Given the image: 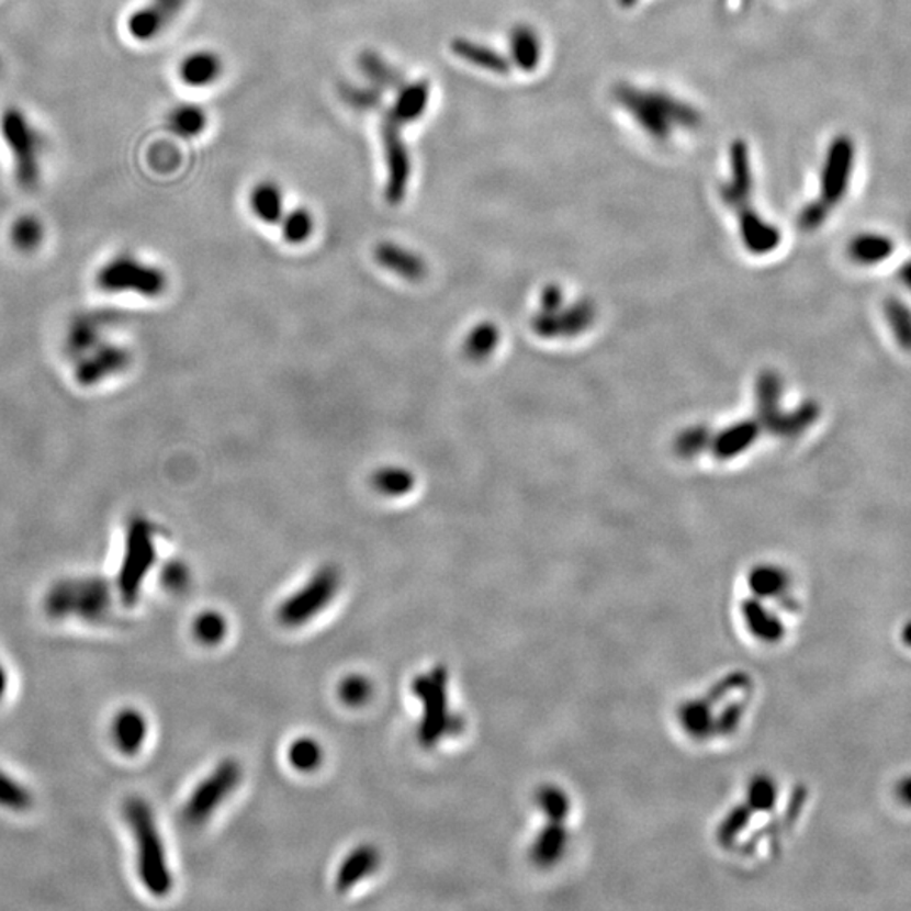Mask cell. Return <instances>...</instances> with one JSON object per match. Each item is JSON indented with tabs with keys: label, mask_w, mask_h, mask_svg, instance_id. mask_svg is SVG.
I'll list each match as a JSON object with an SVG mask.
<instances>
[{
	"label": "cell",
	"mask_w": 911,
	"mask_h": 911,
	"mask_svg": "<svg viewBox=\"0 0 911 911\" xmlns=\"http://www.w3.org/2000/svg\"><path fill=\"white\" fill-rule=\"evenodd\" d=\"M537 824L530 837V863L542 871H552L567 861L580 834V806L562 785L549 781L532 797Z\"/></svg>",
	"instance_id": "obj_4"
},
{
	"label": "cell",
	"mask_w": 911,
	"mask_h": 911,
	"mask_svg": "<svg viewBox=\"0 0 911 911\" xmlns=\"http://www.w3.org/2000/svg\"><path fill=\"white\" fill-rule=\"evenodd\" d=\"M339 589V573L333 565L319 569L300 591L289 596L278 609L284 627H303L316 618L335 598Z\"/></svg>",
	"instance_id": "obj_14"
},
{
	"label": "cell",
	"mask_w": 911,
	"mask_h": 911,
	"mask_svg": "<svg viewBox=\"0 0 911 911\" xmlns=\"http://www.w3.org/2000/svg\"><path fill=\"white\" fill-rule=\"evenodd\" d=\"M156 529L146 518L135 517L128 526L117 576L119 596L125 606L139 601L144 581L156 564Z\"/></svg>",
	"instance_id": "obj_12"
},
{
	"label": "cell",
	"mask_w": 911,
	"mask_h": 911,
	"mask_svg": "<svg viewBox=\"0 0 911 911\" xmlns=\"http://www.w3.org/2000/svg\"><path fill=\"white\" fill-rule=\"evenodd\" d=\"M637 2L638 0H620V4L623 5V8H631V5L637 4Z\"/></svg>",
	"instance_id": "obj_47"
},
{
	"label": "cell",
	"mask_w": 911,
	"mask_h": 911,
	"mask_svg": "<svg viewBox=\"0 0 911 911\" xmlns=\"http://www.w3.org/2000/svg\"><path fill=\"white\" fill-rule=\"evenodd\" d=\"M8 671H5L4 665L0 664V700L4 699L5 693H8Z\"/></svg>",
	"instance_id": "obj_46"
},
{
	"label": "cell",
	"mask_w": 911,
	"mask_h": 911,
	"mask_svg": "<svg viewBox=\"0 0 911 911\" xmlns=\"http://www.w3.org/2000/svg\"><path fill=\"white\" fill-rule=\"evenodd\" d=\"M0 70H2V63H0Z\"/></svg>",
	"instance_id": "obj_48"
},
{
	"label": "cell",
	"mask_w": 911,
	"mask_h": 911,
	"mask_svg": "<svg viewBox=\"0 0 911 911\" xmlns=\"http://www.w3.org/2000/svg\"><path fill=\"white\" fill-rule=\"evenodd\" d=\"M593 322V307L589 304H576L567 313L543 310L542 316L536 317L537 333L543 336H571L583 331Z\"/></svg>",
	"instance_id": "obj_24"
},
{
	"label": "cell",
	"mask_w": 911,
	"mask_h": 911,
	"mask_svg": "<svg viewBox=\"0 0 911 911\" xmlns=\"http://www.w3.org/2000/svg\"><path fill=\"white\" fill-rule=\"evenodd\" d=\"M882 311H885L886 325L890 328L898 347L911 353V307L893 295L885 301Z\"/></svg>",
	"instance_id": "obj_34"
},
{
	"label": "cell",
	"mask_w": 911,
	"mask_h": 911,
	"mask_svg": "<svg viewBox=\"0 0 911 911\" xmlns=\"http://www.w3.org/2000/svg\"><path fill=\"white\" fill-rule=\"evenodd\" d=\"M612 99L637 122L649 137L659 143L671 140L678 131L697 128L700 113L689 103L674 99L665 91L642 90L630 83H618Z\"/></svg>",
	"instance_id": "obj_5"
},
{
	"label": "cell",
	"mask_w": 911,
	"mask_h": 911,
	"mask_svg": "<svg viewBox=\"0 0 911 911\" xmlns=\"http://www.w3.org/2000/svg\"><path fill=\"white\" fill-rule=\"evenodd\" d=\"M344 99L358 110H372L382 102V93L373 87H345Z\"/></svg>",
	"instance_id": "obj_42"
},
{
	"label": "cell",
	"mask_w": 911,
	"mask_h": 911,
	"mask_svg": "<svg viewBox=\"0 0 911 911\" xmlns=\"http://www.w3.org/2000/svg\"><path fill=\"white\" fill-rule=\"evenodd\" d=\"M508 48H510L511 63L518 70L532 74L539 68L542 59V41L533 27L527 24H517L508 36Z\"/></svg>",
	"instance_id": "obj_27"
},
{
	"label": "cell",
	"mask_w": 911,
	"mask_h": 911,
	"mask_svg": "<svg viewBox=\"0 0 911 911\" xmlns=\"http://www.w3.org/2000/svg\"><path fill=\"white\" fill-rule=\"evenodd\" d=\"M893 238L890 235L878 234V232H864L851 238L847 244V257L856 266L875 267L886 262L895 254Z\"/></svg>",
	"instance_id": "obj_26"
},
{
	"label": "cell",
	"mask_w": 911,
	"mask_h": 911,
	"mask_svg": "<svg viewBox=\"0 0 911 911\" xmlns=\"http://www.w3.org/2000/svg\"><path fill=\"white\" fill-rule=\"evenodd\" d=\"M241 780V768L235 760H223L209 777L198 784L190 795L182 816L193 825L203 824L220 809Z\"/></svg>",
	"instance_id": "obj_15"
},
{
	"label": "cell",
	"mask_w": 911,
	"mask_h": 911,
	"mask_svg": "<svg viewBox=\"0 0 911 911\" xmlns=\"http://www.w3.org/2000/svg\"><path fill=\"white\" fill-rule=\"evenodd\" d=\"M146 716L137 709L125 708L113 718L112 736L113 743L124 755L132 756L139 753L147 740Z\"/></svg>",
	"instance_id": "obj_22"
},
{
	"label": "cell",
	"mask_w": 911,
	"mask_h": 911,
	"mask_svg": "<svg viewBox=\"0 0 911 911\" xmlns=\"http://www.w3.org/2000/svg\"><path fill=\"white\" fill-rule=\"evenodd\" d=\"M784 784L769 773L744 781L716 822L715 846L729 864L756 871L775 846V825L784 809Z\"/></svg>",
	"instance_id": "obj_2"
},
{
	"label": "cell",
	"mask_w": 911,
	"mask_h": 911,
	"mask_svg": "<svg viewBox=\"0 0 911 911\" xmlns=\"http://www.w3.org/2000/svg\"><path fill=\"white\" fill-rule=\"evenodd\" d=\"M895 797L904 809L911 810V773L901 777L895 785Z\"/></svg>",
	"instance_id": "obj_44"
},
{
	"label": "cell",
	"mask_w": 911,
	"mask_h": 911,
	"mask_svg": "<svg viewBox=\"0 0 911 911\" xmlns=\"http://www.w3.org/2000/svg\"><path fill=\"white\" fill-rule=\"evenodd\" d=\"M794 609L791 574L778 564H758L731 601V620L747 645L772 650L787 642Z\"/></svg>",
	"instance_id": "obj_3"
},
{
	"label": "cell",
	"mask_w": 911,
	"mask_h": 911,
	"mask_svg": "<svg viewBox=\"0 0 911 911\" xmlns=\"http://www.w3.org/2000/svg\"><path fill=\"white\" fill-rule=\"evenodd\" d=\"M44 611L55 620L78 618L100 623L112 611V587L102 577H70L53 584L44 598Z\"/></svg>",
	"instance_id": "obj_10"
},
{
	"label": "cell",
	"mask_w": 911,
	"mask_h": 911,
	"mask_svg": "<svg viewBox=\"0 0 911 911\" xmlns=\"http://www.w3.org/2000/svg\"><path fill=\"white\" fill-rule=\"evenodd\" d=\"M179 78L188 87L203 88L222 77V58L212 52H194L182 58Z\"/></svg>",
	"instance_id": "obj_28"
},
{
	"label": "cell",
	"mask_w": 911,
	"mask_h": 911,
	"mask_svg": "<svg viewBox=\"0 0 911 911\" xmlns=\"http://www.w3.org/2000/svg\"><path fill=\"white\" fill-rule=\"evenodd\" d=\"M375 260L380 267L397 273L405 281L419 282L426 278L427 266L423 257L394 241L376 245Z\"/></svg>",
	"instance_id": "obj_20"
},
{
	"label": "cell",
	"mask_w": 911,
	"mask_h": 911,
	"mask_svg": "<svg viewBox=\"0 0 911 911\" xmlns=\"http://www.w3.org/2000/svg\"><path fill=\"white\" fill-rule=\"evenodd\" d=\"M125 819L134 835L140 881L154 897H166L172 890V875L153 809L146 800L132 797L125 803Z\"/></svg>",
	"instance_id": "obj_6"
},
{
	"label": "cell",
	"mask_w": 911,
	"mask_h": 911,
	"mask_svg": "<svg viewBox=\"0 0 911 911\" xmlns=\"http://www.w3.org/2000/svg\"><path fill=\"white\" fill-rule=\"evenodd\" d=\"M379 864L380 854L375 847L370 846V844H361V846L355 847L345 857L344 863L339 864L335 879L336 890L339 893L351 890L358 882L373 875Z\"/></svg>",
	"instance_id": "obj_23"
},
{
	"label": "cell",
	"mask_w": 911,
	"mask_h": 911,
	"mask_svg": "<svg viewBox=\"0 0 911 911\" xmlns=\"http://www.w3.org/2000/svg\"><path fill=\"white\" fill-rule=\"evenodd\" d=\"M0 137L11 157L15 182L22 190L33 191L43 179L46 139L21 106H5L0 113Z\"/></svg>",
	"instance_id": "obj_7"
},
{
	"label": "cell",
	"mask_w": 911,
	"mask_h": 911,
	"mask_svg": "<svg viewBox=\"0 0 911 911\" xmlns=\"http://www.w3.org/2000/svg\"><path fill=\"white\" fill-rule=\"evenodd\" d=\"M383 154H385L386 184L385 200L391 204H401L404 201L410 181V154L407 144L402 137V127L397 122L385 115L382 121Z\"/></svg>",
	"instance_id": "obj_17"
},
{
	"label": "cell",
	"mask_w": 911,
	"mask_h": 911,
	"mask_svg": "<svg viewBox=\"0 0 911 911\" xmlns=\"http://www.w3.org/2000/svg\"><path fill=\"white\" fill-rule=\"evenodd\" d=\"M289 763L297 772H314L323 762V747L313 738H300L292 741L288 751Z\"/></svg>",
	"instance_id": "obj_38"
},
{
	"label": "cell",
	"mask_w": 911,
	"mask_h": 911,
	"mask_svg": "<svg viewBox=\"0 0 911 911\" xmlns=\"http://www.w3.org/2000/svg\"><path fill=\"white\" fill-rule=\"evenodd\" d=\"M499 333L493 323L474 326L464 341V353L470 360H486L498 347Z\"/></svg>",
	"instance_id": "obj_36"
},
{
	"label": "cell",
	"mask_w": 911,
	"mask_h": 911,
	"mask_svg": "<svg viewBox=\"0 0 911 911\" xmlns=\"http://www.w3.org/2000/svg\"><path fill=\"white\" fill-rule=\"evenodd\" d=\"M44 237H46V232H44L43 222L34 215L18 216L9 228V240L12 247L22 254L36 252L37 248L43 245Z\"/></svg>",
	"instance_id": "obj_33"
},
{
	"label": "cell",
	"mask_w": 911,
	"mask_h": 911,
	"mask_svg": "<svg viewBox=\"0 0 911 911\" xmlns=\"http://www.w3.org/2000/svg\"><path fill=\"white\" fill-rule=\"evenodd\" d=\"M898 281L903 284L908 292H911V259L898 269Z\"/></svg>",
	"instance_id": "obj_45"
},
{
	"label": "cell",
	"mask_w": 911,
	"mask_h": 911,
	"mask_svg": "<svg viewBox=\"0 0 911 911\" xmlns=\"http://www.w3.org/2000/svg\"><path fill=\"white\" fill-rule=\"evenodd\" d=\"M361 74L369 78L370 83L379 90H391L401 87V74L394 66L389 65L379 53L364 52L358 58Z\"/></svg>",
	"instance_id": "obj_35"
},
{
	"label": "cell",
	"mask_w": 911,
	"mask_h": 911,
	"mask_svg": "<svg viewBox=\"0 0 911 911\" xmlns=\"http://www.w3.org/2000/svg\"><path fill=\"white\" fill-rule=\"evenodd\" d=\"M430 87L426 80L413 81V83L402 85L398 88L397 97H395L394 105L391 112L386 113L392 121L397 122L401 127L413 124L419 121L426 113L427 105H429Z\"/></svg>",
	"instance_id": "obj_25"
},
{
	"label": "cell",
	"mask_w": 911,
	"mask_h": 911,
	"mask_svg": "<svg viewBox=\"0 0 911 911\" xmlns=\"http://www.w3.org/2000/svg\"><path fill=\"white\" fill-rule=\"evenodd\" d=\"M372 486L380 495L401 498L413 492L416 486V476L407 468L383 466L372 474Z\"/></svg>",
	"instance_id": "obj_32"
},
{
	"label": "cell",
	"mask_w": 911,
	"mask_h": 911,
	"mask_svg": "<svg viewBox=\"0 0 911 911\" xmlns=\"http://www.w3.org/2000/svg\"><path fill=\"white\" fill-rule=\"evenodd\" d=\"M193 633L203 645H218L226 634V620L216 611L201 612L194 620Z\"/></svg>",
	"instance_id": "obj_40"
},
{
	"label": "cell",
	"mask_w": 911,
	"mask_h": 911,
	"mask_svg": "<svg viewBox=\"0 0 911 911\" xmlns=\"http://www.w3.org/2000/svg\"><path fill=\"white\" fill-rule=\"evenodd\" d=\"M729 161H731V178L722 184L721 198L728 206L740 212L750 206L751 191H753L750 149L744 140L738 139L731 144Z\"/></svg>",
	"instance_id": "obj_19"
},
{
	"label": "cell",
	"mask_w": 911,
	"mask_h": 911,
	"mask_svg": "<svg viewBox=\"0 0 911 911\" xmlns=\"http://www.w3.org/2000/svg\"><path fill=\"white\" fill-rule=\"evenodd\" d=\"M187 5V0H149L131 12L125 22L128 36L139 43L156 40L162 31L178 18L179 12Z\"/></svg>",
	"instance_id": "obj_18"
},
{
	"label": "cell",
	"mask_w": 911,
	"mask_h": 911,
	"mask_svg": "<svg viewBox=\"0 0 911 911\" xmlns=\"http://www.w3.org/2000/svg\"><path fill=\"white\" fill-rule=\"evenodd\" d=\"M738 216H740L741 238L750 252L763 256V254L773 252L780 245V232L777 226L763 220L751 206L740 210Z\"/></svg>",
	"instance_id": "obj_21"
},
{
	"label": "cell",
	"mask_w": 911,
	"mask_h": 911,
	"mask_svg": "<svg viewBox=\"0 0 911 911\" xmlns=\"http://www.w3.org/2000/svg\"><path fill=\"white\" fill-rule=\"evenodd\" d=\"M206 125H209V115L201 106L193 105V103L176 105L168 115L169 131L181 139H194L203 134Z\"/></svg>",
	"instance_id": "obj_31"
},
{
	"label": "cell",
	"mask_w": 911,
	"mask_h": 911,
	"mask_svg": "<svg viewBox=\"0 0 911 911\" xmlns=\"http://www.w3.org/2000/svg\"><path fill=\"white\" fill-rule=\"evenodd\" d=\"M451 52L458 58L482 70L492 71L495 75H507L510 71V61L504 55H499L495 49L476 41L456 37L451 43Z\"/></svg>",
	"instance_id": "obj_29"
},
{
	"label": "cell",
	"mask_w": 911,
	"mask_h": 911,
	"mask_svg": "<svg viewBox=\"0 0 911 911\" xmlns=\"http://www.w3.org/2000/svg\"><path fill=\"white\" fill-rule=\"evenodd\" d=\"M413 693L420 702L423 715L417 726V740L420 746H438L449 736H458L464 729L461 715L451 711L449 702V672L442 665H436L426 674L414 677Z\"/></svg>",
	"instance_id": "obj_8"
},
{
	"label": "cell",
	"mask_w": 911,
	"mask_h": 911,
	"mask_svg": "<svg viewBox=\"0 0 911 911\" xmlns=\"http://www.w3.org/2000/svg\"><path fill=\"white\" fill-rule=\"evenodd\" d=\"M856 162V146L847 135H837L825 153L824 165L820 171L819 194L812 203L807 204L800 213V226L803 230H817L824 225L835 206L842 203L850 191Z\"/></svg>",
	"instance_id": "obj_9"
},
{
	"label": "cell",
	"mask_w": 911,
	"mask_h": 911,
	"mask_svg": "<svg viewBox=\"0 0 911 911\" xmlns=\"http://www.w3.org/2000/svg\"><path fill=\"white\" fill-rule=\"evenodd\" d=\"M282 238L288 244L301 245L310 240L314 232V216L306 209L292 210L282 216Z\"/></svg>",
	"instance_id": "obj_39"
},
{
	"label": "cell",
	"mask_w": 911,
	"mask_h": 911,
	"mask_svg": "<svg viewBox=\"0 0 911 911\" xmlns=\"http://www.w3.org/2000/svg\"><path fill=\"white\" fill-rule=\"evenodd\" d=\"M781 382L775 373H765L760 376L758 395L760 413L758 420L763 429L780 438L794 439L802 435L816 423L819 417V407L813 402L803 404L802 407L791 413H785L780 408Z\"/></svg>",
	"instance_id": "obj_13"
},
{
	"label": "cell",
	"mask_w": 911,
	"mask_h": 911,
	"mask_svg": "<svg viewBox=\"0 0 911 911\" xmlns=\"http://www.w3.org/2000/svg\"><path fill=\"white\" fill-rule=\"evenodd\" d=\"M75 382L83 389H95L122 375L131 367L132 355L121 344L103 338L71 360Z\"/></svg>",
	"instance_id": "obj_16"
},
{
	"label": "cell",
	"mask_w": 911,
	"mask_h": 911,
	"mask_svg": "<svg viewBox=\"0 0 911 911\" xmlns=\"http://www.w3.org/2000/svg\"><path fill=\"white\" fill-rule=\"evenodd\" d=\"M97 285L105 294H137L159 297L168 289L165 270L132 254H119L97 270Z\"/></svg>",
	"instance_id": "obj_11"
},
{
	"label": "cell",
	"mask_w": 911,
	"mask_h": 911,
	"mask_svg": "<svg viewBox=\"0 0 911 911\" xmlns=\"http://www.w3.org/2000/svg\"><path fill=\"white\" fill-rule=\"evenodd\" d=\"M34 799L30 788L11 777L0 768V807L11 812H26L33 807Z\"/></svg>",
	"instance_id": "obj_37"
},
{
	"label": "cell",
	"mask_w": 911,
	"mask_h": 911,
	"mask_svg": "<svg viewBox=\"0 0 911 911\" xmlns=\"http://www.w3.org/2000/svg\"><path fill=\"white\" fill-rule=\"evenodd\" d=\"M161 581L166 589L179 593V591L187 589L190 583V571L181 561L168 562L162 569Z\"/></svg>",
	"instance_id": "obj_43"
},
{
	"label": "cell",
	"mask_w": 911,
	"mask_h": 911,
	"mask_svg": "<svg viewBox=\"0 0 911 911\" xmlns=\"http://www.w3.org/2000/svg\"><path fill=\"white\" fill-rule=\"evenodd\" d=\"M758 687L750 672L733 668L684 697L674 709L678 736L694 750L736 743L755 718Z\"/></svg>",
	"instance_id": "obj_1"
},
{
	"label": "cell",
	"mask_w": 911,
	"mask_h": 911,
	"mask_svg": "<svg viewBox=\"0 0 911 911\" xmlns=\"http://www.w3.org/2000/svg\"><path fill=\"white\" fill-rule=\"evenodd\" d=\"M250 210L260 222L275 225L284 216V198L281 188L272 181H262L250 191Z\"/></svg>",
	"instance_id": "obj_30"
},
{
	"label": "cell",
	"mask_w": 911,
	"mask_h": 911,
	"mask_svg": "<svg viewBox=\"0 0 911 911\" xmlns=\"http://www.w3.org/2000/svg\"><path fill=\"white\" fill-rule=\"evenodd\" d=\"M373 687L369 678L363 675H348L339 684V699L344 700L347 706L351 708H360L364 702H369L372 697Z\"/></svg>",
	"instance_id": "obj_41"
}]
</instances>
